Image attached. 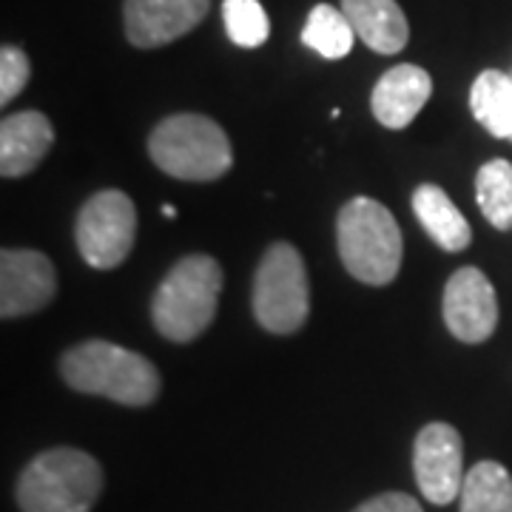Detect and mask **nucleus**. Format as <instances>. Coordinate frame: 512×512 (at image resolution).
Segmentation results:
<instances>
[{"instance_id": "1", "label": "nucleus", "mask_w": 512, "mask_h": 512, "mask_svg": "<svg viewBox=\"0 0 512 512\" xmlns=\"http://www.w3.org/2000/svg\"><path fill=\"white\" fill-rule=\"evenodd\" d=\"M60 373L77 393L103 396L128 407H146L160 396L163 387L157 367L143 353L106 339H92L66 350L60 359Z\"/></svg>"}, {"instance_id": "2", "label": "nucleus", "mask_w": 512, "mask_h": 512, "mask_svg": "<svg viewBox=\"0 0 512 512\" xmlns=\"http://www.w3.org/2000/svg\"><path fill=\"white\" fill-rule=\"evenodd\" d=\"M222 268L214 256H183L160 282L151 302V319L168 342H194L217 316Z\"/></svg>"}, {"instance_id": "3", "label": "nucleus", "mask_w": 512, "mask_h": 512, "mask_svg": "<svg viewBox=\"0 0 512 512\" xmlns=\"http://www.w3.org/2000/svg\"><path fill=\"white\" fill-rule=\"evenodd\" d=\"M336 245L342 265L365 285H387L402 268V231L382 202L356 197L336 217Z\"/></svg>"}, {"instance_id": "4", "label": "nucleus", "mask_w": 512, "mask_h": 512, "mask_svg": "<svg viewBox=\"0 0 512 512\" xmlns=\"http://www.w3.org/2000/svg\"><path fill=\"white\" fill-rule=\"evenodd\" d=\"M148 157L168 177L211 183L234 165V148L220 123L205 114H171L148 137Z\"/></svg>"}, {"instance_id": "5", "label": "nucleus", "mask_w": 512, "mask_h": 512, "mask_svg": "<svg viewBox=\"0 0 512 512\" xmlns=\"http://www.w3.org/2000/svg\"><path fill=\"white\" fill-rule=\"evenodd\" d=\"M100 493V464L74 447L40 453L18 478V507L23 512H89Z\"/></svg>"}, {"instance_id": "6", "label": "nucleus", "mask_w": 512, "mask_h": 512, "mask_svg": "<svg viewBox=\"0 0 512 512\" xmlns=\"http://www.w3.org/2000/svg\"><path fill=\"white\" fill-rule=\"evenodd\" d=\"M311 313V288L302 254L288 245H271L254 276V316L268 333L288 336L305 325Z\"/></svg>"}, {"instance_id": "7", "label": "nucleus", "mask_w": 512, "mask_h": 512, "mask_svg": "<svg viewBox=\"0 0 512 512\" xmlns=\"http://www.w3.org/2000/svg\"><path fill=\"white\" fill-rule=\"evenodd\" d=\"M74 239L80 256L97 268L111 271L123 265L137 239V208L123 191H100L80 208Z\"/></svg>"}, {"instance_id": "8", "label": "nucleus", "mask_w": 512, "mask_h": 512, "mask_svg": "<svg viewBox=\"0 0 512 512\" xmlns=\"http://www.w3.org/2000/svg\"><path fill=\"white\" fill-rule=\"evenodd\" d=\"M413 473L421 495L436 504H453L464 487V444L453 424L433 421L421 427L413 444Z\"/></svg>"}, {"instance_id": "9", "label": "nucleus", "mask_w": 512, "mask_h": 512, "mask_svg": "<svg viewBox=\"0 0 512 512\" xmlns=\"http://www.w3.org/2000/svg\"><path fill=\"white\" fill-rule=\"evenodd\" d=\"M441 311L458 342H487L498 328V299L493 282L473 265L458 268L444 288Z\"/></svg>"}, {"instance_id": "10", "label": "nucleus", "mask_w": 512, "mask_h": 512, "mask_svg": "<svg viewBox=\"0 0 512 512\" xmlns=\"http://www.w3.org/2000/svg\"><path fill=\"white\" fill-rule=\"evenodd\" d=\"M57 291L52 259L40 251H0V316L15 319L46 308Z\"/></svg>"}, {"instance_id": "11", "label": "nucleus", "mask_w": 512, "mask_h": 512, "mask_svg": "<svg viewBox=\"0 0 512 512\" xmlns=\"http://www.w3.org/2000/svg\"><path fill=\"white\" fill-rule=\"evenodd\" d=\"M211 0H126V37L137 49H160L200 26Z\"/></svg>"}, {"instance_id": "12", "label": "nucleus", "mask_w": 512, "mask_h": 512, "mask_svg": "<svg viewBox=\"0 0 512 512\" xmlns=\"http://www.w3.org/2000/svg\"><path fill=\"white\" fill-rule=\"evenodd\" d=\"M55 143L52 120L43 111H18L0 123V174L18 180L32 174Z\"/></svg>"}, {"instance_id": "13", "label": "nucleus", "mask_w": 512, "mask_h": 512, "mask_svg": "<svg viewBox=\"0 0 512 512\" xmlns=\"http://www.w3.org/2000/svg\"><path fill=\"white\" fill-rule=\"evenodd\" d=\"M430 94H433L430 74L421 66H413V63H399L379 77L373 97H370V106H373V114L384 128L399 131L419 117V111L427 106Z\"/></svg>"}, {"instance_id": "14", "label": "nucleus", "mask_w": 512, "mask_h": 512, "mask_svg": "<svg viewBox=\"0 0 512 512\" xmlns=\"http://www.w3.org/2000/svg\"><path fill=\"white\" fill-rule=\"evenodd\" d=\"M342 12L367 49L399 55L407 46L410 26L396 0H342Z\"/></svg>"}, {"instance_id": "15", "label": "nucleus", "mask_w": 512, "mask_h": 512, "mask_svg": "<svg viewBox=\"0 0 512 512\" xmlns=\"http://www.w3.org/2000/svg\"><path fill=\"white\" fill-rule=\"evenodd\" d=\"M413 211L421 228L430 234V239L444 251H464L473 239L470 222L456 208V202L444 194V188L433 183H424L413 194Z\"/></svg>"}, {"instance_id": "16", "label": "nucleus", "mask_w": 512, "mask_h": 512, "mask_svg": "<svg viewBox=\"0 0 512 512\" xmlns=\"http://www.w3.org/2000/svg\"><path fill=\"white\" fill-rule=\"evenodd\" d=\"M470 109L481 126L493 137L512 140V77L487 69L476 77L470 89Z\"/></svg>"}, {"instance_id": "17", "label": "nucleus", "mask_w": 512, "mask_h": 512, "mask_svg": "<svg viewBox=\"0 0 512 512\" xmlns=\"http://www.w3.org/2000/svg\"><path fill=\"white\" fill-rule=\"evenodd\" d=\"M461 512H512V476L498 461H478L464 476Z\"/></svg>"}, {"instance_id": "18", "label": "nucleus", "mask_w": 512, "mask_h": 512, "mask_svg": "<svg viewBox=\"0 0 512 512\" xmlns=\"http://www.w3.org/2000/svg\"><path fill=\"white\" fill-rule=\"evenodd\" d=\"M353 35L356 32L342 9H333L330 3H319L313 6L308 23L302 29V43L325 60H342L353 49Z\"/></svg>"}, {"instance_id": "19", "label": "nucleus", "mask_w": 512, "mask_h": 512, "mask_svg": "<svg viewBox=\"0 0 512 512\" xmlns=\"http://www.w3.org/2000/svg\"><path fill=\"white\" fill-rule=\"evenodd\" d=\"M476 202L484 220L498 231L512 228V163L490 160L476 174Z\"/></svg>"}, {"instance_id": "20", "label": "nucleus", "mask_w": 512, "mask_h": 512, "mask_svg": "<svg viewBox=\"0 0 512 512\" xmlns=\"http://www.w3.org/2000/svg\"><path fill=\"white\" fill-rule=\"evenodd\" d=\"M222 20L228 37L242 49H256L271 35V23L259 0H225Z\"/></svg>"}, {"instance_id": "21", "label": "nucleus", "mask_w": 512, "mask_h": 512, "mask_svg": "<svg viewBox=\"0 0 512 512\" xmlns=\"http://www.w3.org/2000/svg\"><path fill=\"white\" fill-rule=\"evenodd\" d=\"M32 77V63L18 46H3L0 49V103L9 106L18 97Z\"/></svg>"}, {"instance_id": "22", "label": "nucleus", "mask_w": 512, "mask_h": 512, "mask_svg": "<svg viewBox=\"0 0 512 512\" xmlns=\"http://www.w3.org/2000/svg\"><path fill=\"white\" fill-rule=\"evenodd\" d=\"M353 512H424L421 504L407 493H382L367 498L365 504H359Z\"/></svg>"}, {"instance_id": "23", "label": "nucleus", "mask_w": 512, "mask_h": 512, "mask_svg": "<svg viewBox=\"0 0 512 512\" xmlns=\"http://www.w3.org/2000/svg\"><path fill=\"white\" fill-rule=\"evenodd\" d=\"M163 214L165 217H177V208L174 205H163Z\"/></svg>"}]
</instances>
